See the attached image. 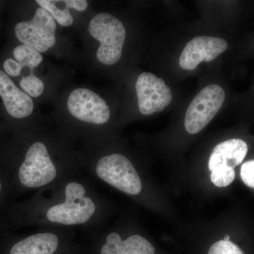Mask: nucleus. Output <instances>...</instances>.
Here are the masks:
<instances>
[{"instance_id": "obj_1", "label": "nucleus", "mask_w": 254, "mask_h": 254, "mask_svg": "<svg viewBox=\"0 0 254 254\" xmlns=\"http://www.w3.org/2000/svg\"><path fill=\"white\" fill-rule=\"evenodd\" d=\"M88 30L100 43L96 53L98 61L106 65L118 63L126 38V29L121 21L108 13H100L92 18Z\"/></svg>"}, {"instance_id": "obj_2", "label": "nucleus", "mask_w": 254, "mask_h": 254, "mask_svg": "<svg viewBox=\"0 0 254 254\" xmlns=\"http://www.w3.org/2000/svg\"><path fill=\"white\" fill-rule=\"evenodd\" d=\"M86 190L81 184L70 182L65 188L64 202L48 210L47 218L54 223L65 225L86 223L95 212L94 202L85 196Z\"/></svg>"}, {"instance_id": "obj_3", "label": "nucleus", "mask_w": 254, "mask_h": 254, "mask_svg": "<svg viewBox=\"0 0 254 254\" xmlns=\"http://www.w3.org/2000/svg\"><path fill=\"white\" fill-rule=\"evenodd\" d=\"M96 173L103 181L127 194L137 195L141 192L139 175L131 162L123 155L114 153L100 159Z\"/></svg>"}, {"instance_id": "obj_4", "label": "nucleus", "mask_w": 254, "mask_h": 254, "mask_svg": "<svg viewBox=\"0 0 254 254\" xmlns=\"http://www.w3.org/2000/svg\"><path fill=\"white\" fill-rule=\"evenodd\" d=\"M225 99V91L218 85L203 88L187 108L185 119L187 131L190 134L199 133L217 115Z\"/></svg>"}, {"instance_id": "obj_5", "label": "nucleus", "mask_w": 254, "mask_h": 254, "mask_svg": "<svg viewBox=\"0 0 254 254\" xmlns=\"http://www.w3.org/2000/svg\"><path fill=\"white\" fill-rule=\"evenodd\" d=\"M56 23L54 18L42 7L38 8L29 21H22L15 26V34L23 45L46 53L56 43Z\"/></svg>"}, {"instance_id": "obj_6", "label": "nucleus", "mask_w": 254, "mask_h": 254, "mask_svg": "<svg viewBox=\"0 0 254 254\" xmlns=\"http://www.w3.org/2000/svg\"><path fill=\"white\" fill-rule=\"evenodd\" d=\"M57 176V170L50 158L46 145L36 142L30 147L26 158L18 170L23 186L38 188L48 185Z\"/></svg>"}, {"instance_id": "obj_7", "label": "nucleus", "mask_w": 254, "mask_h": 254, "mask_svg": "<svg viewBox=\"0 0 254 254\" xmlns=\"http://www.w3.org/2000/svg\"><path fill=\"white\" fill-rule=\"evenodd\" d=\"M136 91L138 109L143 115L161 112L173 100L170 87L152 73L143 72L138 76Z\"/></svg>"}, {"instance_id": "obj_8", "label": "nucleus", "mask_w": 254, "mask_h": 254, "mask_svg": "<svg viewBox=\"0 0 254 254\" xmlns=\"http://www.w3.org/2000/svg\"><path fill=\"white\" fill-rule=\"evenodd\" d=\"M68 111L86 123L103 125L109 120L110 110L104 100L91 90L78 88L68 96Z\"/></svg>"}, {"instance_id": "obj_9", "label": "nucleus", "mask_w": 254, "mask_h": 254, "mask_svg": "<svg viewBox=\"0 0 254 254\" xmlns=\"http://www.w3.org/2000/svg\"><path fill=\"white\" fill-rule=\"evenodd\" d=\"M227 43L222 38L198 36L187 43L180 58L181 68L194 70L200 63L211 62L227 50Z\"/></svg>"}, {"instance_id": "obj_10", "label": "nucleus", "mask_w": 254, "mask_h": 254, "mask_svg": "<svg viewBox=\"0 0 254 254\" xmlns=\"http://www.w3.org/2000/svg\"><path fill=\"white\" fill-rule=\"evenodd\" d=\"M0 96L7 113L14 118H24L33 112V102L31 97L21 91L4 71L0 70Z\"/></svg>"}, {"instance_id": "obj_11", "label": "nucleus", "mask_w": 254, "mask_h": 254, "mask_svg": "<svg viewBox=\"0 0 254 254\" xmlns=\"http://www.w3.org/2000/svg\"><path fill=\"white\" fill-rule=\"evenodd\" d=\"M248 152L246 142L239 138L227 140L214 148L208 161L210 171L235 169L243 162Z\"/></svg>"}, {"instance_id": "obj_12", "label": "nucleus", "mask_w": 254, "mask_h": 254, "mask_svg": "<svg viewBox=\"0 0 254 254\" xmlns=\"http://www.w3.org/2000/svg\"><path fill=\"white\" fill-rule=\"evenodd\" d=\"M155 248L144 237L134 235L122 240L117 232H112L102 246L100 254H154Z\"/></svg>"}, {"instance_id": "obj_13", "label": "nucleus", "mask_w": 254, "mask_h": 254, "mask_svg": "<svg viewBox=\"0 0 254 254\" xmlns=\"http://www.w3.org/2000/svg\"><path fill=\"white\" fill-rule=\"evenodd\" d=\"M60 244L59 237L55 234H36L15 244L9 254H58Z\"/></svg>"}, {"instance_id": "obj_14", "label": "nucleus", "mask_w": 254, "mask_h": 254, "mask_svg": "<svg viewBox=\"0 0 254 254\" xmlns=\"http://www.w3.org/2000/svg\"><path fill=\"white\" fill-rule=\"evenodd\" d=\"M36 2L63 26H69L73 23L70 9L83 11L88 5L86 0H38Z\"/></svg>"}, {"instance_id": "obj_15", "label": "nucleus", "mask_w": 254, "mask_h": 254, "mask_svg": "<svg viewBox=\"0 0 254 254\" xmlns=\"http://www.w3.org/2000/svg\"><path fill=\"white\" fill-rule=\"evenodd\" d=\"M13 54L16 61L21 64L23 68L28 66L30 71H33L43 61V56L40 53L23 44L15 48Z\"/></svg>"}, {"instance_id": "obj_16", "label": "nucleus", "mask_w": 254, "mask_h": 254, "mask_svg": "<svg viewBox=\"0 0 254 254\" xmlns=\"http://www.w3.org/2000/svg\"><path fill=\"white\" fill-rule=\"evenodd\" d=\"M20 86L30 97L37 98L43 93L45 86L43 82L37 77L33 71H30L29 75L23 76L20 81Z\"/></svg>"}, {"instance_id": "obj_17", "label": "nucleus", "mask_w": 254, "mask_h": 254, "mask_svg": "<svg viewBox=\"0 0 254 254\" xmlns=\"http://www.w3.org/2000/svg\"><path fill=\"white\" fill-rule=\"evenodd\" d=\"M235 178V169L215 170L210 175L211 182L218 187H225L231 185Z\"/></svg>"}, {"instance_id": "obj_18", "label": "nucleus", "mask_w": 254, "mask_h": 254, "mask_svg": "<svg viewBox=\"0 0 254 254\" xmlns=\"http://www.w3.org/2000/svg\"><path fill=\"white\" fill-rule=\"evenodd\" d=\"M208 254H245L238 246L230 241L220 240L215 242Z\"/></svg>"}, {"instance_id": "obj_19", "label": "nucleus", "mask_w": 254, "mask_h": 254, "mask_svg": "<svg viewBox=\"0 0 254 254\" xmlns=\"http://www.w3.org/2000/svg\"><path fill=\"white\" fill-rule=\"evenodd\" d=\"M240 176L247 186L254 189V160L243 163L241 168Z\"/></svg>"}, {"instance_id": "obj_20", "label": "nucleus", "mask_w": 254, "mask_h": 254, "mask_svg": "<svg viewBox=\"0 0 254 254\" xmlns=\"http://www.w3.org/2000/svg\"><path fill=\"white\" fill-rule=\"evenodd\" d=\"M4 71L9 76H18L21 75V71L23 68L22 65L15 61L14 60L8 59L4 63Z\"/></svg>"}, {"instance_id": "obj_21", "label": "nucleus", "mask_w": 254, "mask_h": 254, "mask_svg": "<svg viewBox=\"0 0 254 254\" xmlns=\"http://www.w3.org/2000/svg\"><path fill=\"white\" fill-rule=\"evenodd\" d=\"M230 237L229 235H226L225 237H224V240L225 241H230Z\"/></svg>"}, {"instance_id": "obj_22", "label": "nucleus", "mask_w": 254, "mask_h": 254, "mask_svg": "<svg viewBox=\"0 0 254 254\" xmlns=\"http://www.w3.org/2000/svg\"><path fill=\"white\" fill-rule=\"evenodd\" d=\"M1 190V182H0V190Z\"/></svg>"}]
</instances>
